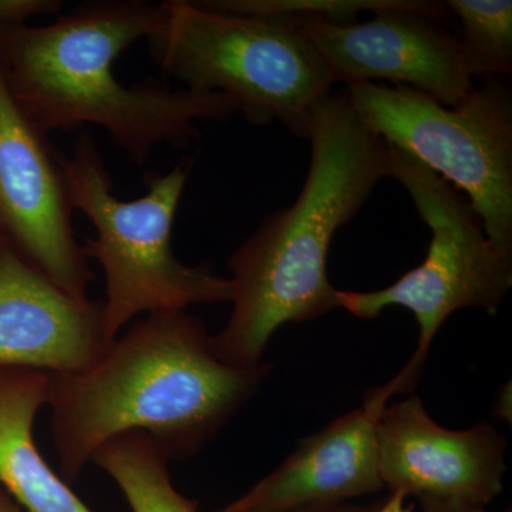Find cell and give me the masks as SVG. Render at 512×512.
<instances>
[{"label": "cell", "instance_id": "cell-1", "mask_svg": "<svg viewBox=\"0 0 512 512\" xmlns=\"http://www.w3.org/2000/svg\"><path fill=\"white\" fill-rule=\"evenodd\" d=\"M268 363L235 367L187 311L148 313L83 372L49 373L50 431L60 477L73 483L94 453L141 431L170 460L195 456L251 399Z\"/></svg>", "mask_w": 512, "mask_h": 512}, {"label": "cell", "instance_id": "cell-2", "mask_svg": "<svg viewBox=\"0 0 512 512\" xmlns=\"http://www.w3.org/2000/svg\"><path fill=\"white\" fill-rule=\"evenodd\" d=\"M163 19V3L107 0L46 26L0 30V67L13 100L40 133L94 124L140 165L161 144L187 147L198 137L195 121L231 119L238 104L156 79L127 86L113 72L117 57Z\"/></svg>", "mask_w": 512, "mask_h": 512}, {"label": "cell", "instance_id": "cell-3", "mask_svg": "<svg viewBox=\"0 0 512 512\" xmlns=\"http://www.w3.org/2000/svg\"><path fill=\"white\" fill-rule=\"evenodd\" d=\"M306 138L311 163L295 202L269 214L229 258L232 312L211 335L215 355L228 365H261L285 323L339 308L328 276L330 245L389 177L386 141L363 123L346 89L316 107Z\"/></svg>", "mask_w": 512, "mask_h": 512}, {"label": "cell", "instance_id": "cell-4", "mask_svg": "<svg viewBox=\"0 0 512 512\" xmlns=\"http://www.w3.org/2000/svg\"><path fill=\"white\" fill-rule=\"evenodd\" d=\"M148 47L161 72L198 93H221L255 126L281 121L306 138L330 96L328 67L298 20L221 12L201 2H163Z\"/></svg>", "mask_w": 512, "mask_h": 512}, {"label": "cell", "instance_id": "cell-5", "mask_svg": "<svg viewBox=\"0 0 512 512\" xmlns=\"http://www.w3.org/2000/svg\"><path fill=\"white\" fill-rule=\"evenodd\" d=\"M190 170L185 158L170 173L148 171L146 195L123 201L114 197L111 175L89 133L80 134L72 158H64L73 210L83 212L97 231L82 248L106 278L101 322L110 345L140 313L232 301L231 279L205 266L185 265L173 251L175 214Z\"/></svg>", "mask_w": 512, "mask_h": 512}, {"label": "cell", "instance_id": "cell-6", "mask_svg": "<svg viewBox=\"0 0 512 512\" xmlns=\"http://www.w3.org/2000/svg\"><path fill=\"white\" fill-rule=\"evenodd\" d=\"M373 133L464 192L498 251L512 256V93L507 79L485 80L448 107L412 87H346Z\"/></svg>", "mask_w": 512, "mask_h": 512}, {"label": "cell", "instance_id": "cell-7", "mask_svg": "<svg viewBox=\"0 0 512 512\" xmlns=\"http://www.w3.org/2000/svg\"><path fill=\"white\" fill-rule=\"evenodd\" d=\"M386 144L389 177L406 188L430 228L429 251L423 264L393 285L370 292L338 291V303L359 319H375L390 306L413 313L419 342L410 362L394 377L402 393L416 386L431 342L448 316L463 308L497 313L512 286V256L491 244L460 191L406 151Z\"/></svg>", "mask_w": 512, "mask_h": 512}, {"label": "cell", "instance_id": "cell-8", "mask_svg": "<svg viewBox=\"0 0 512 512\" xmlns=\"http://www.w3.org/2000/svg\"><path fill=\"white\" fill-rule=\"evenodd\" d=\"M373 15L369 22L349 25L323 19L301 22L333 82L349 87L387 80L448 107L473 92L474 77L460 39L443 26L453 19L447 5L409 0Z\"/></svg>", "mask_w": 512, "mask_h": 512}, {"label": "cell", "instance_id": "cell-9", "mask_svg": "<svg viewBox=\"0 0 512 512\" xmlns=\"http://www.w3.org/2000/svg\"><path fill=\"white\" fill-rule=\"evenodd\" d=\"M73 211L64 157L19 109L0 67V238L57 288L87 301L94 275Z\"/></svg>", "mask_w": 512, "mask_h": 512}, {"label": "cell", "instance_id": "cell-10", "mask_svg": "<svg viewBox=\"0 0 512 512\" xmlns=\"http://www.w3.org/2000/svg\"><path fill=\"white\" fill-rule=\"evenodd\" d=\"M384 487L417 498L485 505L503 493L507 439L481 421L448 430L417 396L384 407L377 424Z\"/></svg>", "mask_w": 512, "mask_h": 512}, {"label": "cell", "instance_id": "cell-11", "mask_svg": "<svg viewBox=\"0 0 512 512\" xmlns=\"http://www.w3.org/2000/svg\"><path fill=\"white\" fill-rule=\"evenodd\" d=\"M394 393V380L372 390L360 409L301 441L281 466L221 511L302 510L383 490L377 424Z\"/></svg>", "mask_w": 512, "mask_h": 512}, {"label": "cell", "instance_id": "cell-12", "mask_svg": "<svg viewBox=\"0 0 512 512\" xmlns=\"http://www.w3.org/2000/svg\"><path fill=\"white\" fill-rule=\"evenodd\" d=\"M103 302L57 288L8 244L0 245V367L83 372L109 349Z\"/></svg>", "mask_w": 512, "mask_h": 512}, {"label": "cell", "instance_id": "cell-13", "mask_svg": "<svg viewBox=\"0 0 512 512\" xmlns=\"http://www.w3.org/2000/svg\"><path fill=\"white\" fill-rule=\"evenodd\" d=\"M49 382L43 370L0 367V485L25 512H94L53 471L33 439Z\"/></svg>", "mask_w": 512, "mask_h": 512}, {"label": "cell", "instance_id": "cell-14", "mask_svg": "<svg viewBox=\"0 0 512 512\" xmlns=\"http://www.w3.org/2000/svg\"><path fill=\"white\" fill-rule=\"evenodd\" d=\"M92 463L119 485L133 512H198V501L174 487L170 458L146 433L114 437L94 453Z\"/></svg>", "mask_w": 512, "mask_h": 512}, {"label": "cell", "instance_id": "cell-15", "mask_svg": "<svg viewBox=\"0 0 512 512\" xmlns=\"http://www.w3.org/2000/svg\"><path fill=\"white\" fill-rule=\"evenodd\" d=\"M473 77L507 79L512 73L511 0H448Z\"/></svg>", "mask_w": 512, "mask_h": 512}, {"label": "cell", "instance_id": "cell-16", "mask_svg": "<svg viewBox=\"0 0 512 512\" xmlns=\"http://www.w3.org/2000/svg\"><path fill=\"white\" fill-rule=\"evenodd\" d=\"M409 0H210L202 5L238 15L274 16L298 20L323 19L349 25L357 22L360 12L399 8Z\"/></svg>", "mask_w": 512, "mask_h": 512}, {"label": "cell", "instance_id": "cell-17", "mask_svg": "<svg viewBox=\"0 0 512 512\" xmlns=\"http://www.w3.org/2000/svg\"><path fill=\"white\" fill-rule=\"evenodd\" d=\"M60 0H0V30L22 28L30 16L59 15Z\"/></svg>", "mask_w": 512, "mask_h": 512}, {"label": "cell", "instance_id": "cell-18", "mask_svg": "<svg viewBox=\"0 0 512 512\" xmlns=\"http://www.w3.org/2000/svg\"><path fill=\"white\" fill-rule=\"evenodd\" d=\"M423 512H487L484 505L446 498H419Z\"/></svg>", "mask_w": 512, "mask_h": 512}, {"label": "cell", "instance_id": "cell-19", "mask_svg": "<svg viewBox=\"0 0 512 512\" xmlns=\"http://www.w3.org/2000/svg\"><path fill=\"white\" fill-rule=\"evenodd\" d=\"M377 505H357L350 503L325 505V507L302 508V510L282 511V512H376ZM217 512H222L217 511Z\"/></svg>", "mask_w": 512, "mask_h": 512}, {"label": "cell", "instance_id": "cell-20", "mask_svg": "<svg viewBox=\"0 0 512 512\" xmlns=\"http://www.w3.org/2000/svg\"><path fill=\"white\" fill-rule=\"evenodd\" d=\"M407 495L402 491H393L390 493L389 500L383 505H379L376 512H413V505H406Z\"/></svg>", "mask_w": 512, "mask_h": 512}, {"label": "cell", "instance_id": "cell-21", "mask_svg": "<svg viewBox=\"0 0 512 512\" xmlns=\"http://www.w3.org/2000/svg\"><path fill=\"white\" fill-rule=\"evenodd\" d=\"M0 512H25L2 485H0Z\"/></svg>", "mask_w": 512, "mask_h": 512}, {"label": "cell", "instance_id": "cell-22", "mask_svg": "<svg viewBox=\"0 0 512 512\" xmlns=\"http://www.w3.org/2000/svg\"><path fill=\"white\" fill-rule=\"evenodd\" d=\"M0 245H2V242H0Z\"/></svg>", "mask_w": 512, "mask_h": 512}]
</instances>
